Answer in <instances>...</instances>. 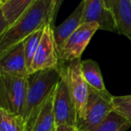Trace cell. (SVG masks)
Segmentation results:
<instances>
[{
  "label": "cell",
  "mask_w": 131,
  "mask_h": 131,
  "mask_svg": "<svg viewBox=\"0 0 131 131\" xmlns=\"http://www.w3.org/2000/svg\"><path fill=\"white\" fill-rule=\"evenodd\" d=\"M53 0H36L0 37V55L47 24L53 26Z\"/></svg>",
  "instance_id": "6da1fadb"
},
{
  "label": "cell",
  "mask_w": 131,
  "mask_h": 131,
  "mask_svg": "<svg viewBox=\"0 0 131 131\" xmlns=\"http://www.w3.org/2000/svg\"><path fill=\"white\" fill-rule=\"evenodd\" d=\"M61 77L59 65L28 75V88L21 115L25 121V131H32L42 106L55 89Z\"/></svg>",
  "instance_id": "7a4b0ae2"
},
{
  "label": "cell",
  "mask_w": 131,
  "mask_h": 131,
  "mask_svg": "<svg viewBox=\"0 0 131 131\" xmlns=\"http://www.w3.org/2000/svg\"><path fill=\"white\" fill-rule=\"evenodd\" d=\"M27 88L28 76L0 71V108L21 116Z\"/></svg>",
  "instance_id": "3957f363"
},
{
  "label": "cell",
  "mask_w": 131,
  "mask_h": 131,
  "mask_svg": "<svg viewBox=\"0 0 131 131\" xmlns=\"http://www.w3.org/2000/svg\"><path fill=\"white\" fill-rule=\"evenodd\" d=\"M80 59H75L71 62H67V64L59 63L61 73L65 79L69 88L70 94L75 104L78 115V122L82 121L86 114V104L88 100V85L86 82L81 71Z\"/></svg>",
  "instance_id": "277c9868"
},
{
  "label": "cell",
  "mask_w": 131,
  "mask_h": 131,
  "mask_svg": "<svg viewBox=\"0 0 131 131\" xmlns=\"http://www.w3.org/2000/svg\"><path fill=\"white\" fill-rule=\"evenodd\" d=\"M88 90L89 94L85 118L77 125L79 131H91L102 123L111 112L114 111L112 95L108 91L100 92L90 86Z\"/></svg>",
  "instance_id": "5b68a950"
},
{
  "label": "cell",
  "mask_w": 131,
  "mask_h": 131,
  "mask_svg": "<svg viewBox=\"0 0 131 131\" xmlns=\"http://www.w3.org/2000/svg\"><path fill=\"white\" fill-rule=\"evenodd\" d=\"M99 29L96 23H82L65 41L58 53L60 62H67L80 59L83 52L89 44L92 37Z\"/></svg>",
  "instance_id": "8992f818"
},
{
  "label": "cell",
  "mask_w": 131,
  "mask_h": 131,
  "mask_svg": "<svg viewBox=\"0 0 131 131\" xmlns=\"http://www.w3.org/2000/svg\"><path fill=\"white\" fill-rule=\"evenodd\" d=\"M53 113L55 126L67 125L77 127L78 125L76 107L71 96L66 80L62 75L55 88L53 98Z\"/></svg>",
  "instance_id": "52a82bcc"
},
{
  "label": "cell",
  "mask_w": 131,
  "mask_h": 131,
  "mask_svg": "<svg viewBox=\"0 0 131 131\" xmlns=\"http://www.w3.org/2000/svg\"><path fill=\"white\" fill-rule=\"evenodd\" d=\"M53 25L47 24L44 28L43 35L36 54L33 58L29 74L43 70L55 68L60 63L53 37Z\"/></svg>",
  "instance_id": "ba28073f"
},
{
  "label": "cell",
  "mask_w": 131,
  "mask_h": 131,
  "mask_svg": "<svg viewBox=\"0 0 131 131\" xmlns=\"http://www.w3.org/2000/svg\"><path fill=\"white\" fill-rule=\"evenodd\" d=\"M96 23L99 29L119 33L117 25L104 0H84L82 23Z\"/></svg>",
  "instance_id": "9c48e42d"
},
{
  "label": "cell",
  "mask_w": 131,
  "mask_h": 131,
  "mask_svg": "<svg viewBox=\"0 0 131 131\" xmlns=\"http://www.w3.org/2000/svg\"><path fill=\"white\" fill-rule=\"evenodd\" d=\"M0 71L19 76H28L23 42L16 44L0 55Z\"/></svg>",
  "instance_id": "30bf717a"
},
{
  "label": "cell",
  "mask_w": 131,
  "mask_h": 131,
  "mask_svg": "<svg viewBox=\"0 0 131 131\" xmlns=\"http://www.w3.org/2000/svg\"><path fill=\"white\" fill-rule=\"evenodd\" d=\"M83 12H84V0H81L76 9L63 23L56 27H53L57 53H59L61 51L68 38L82 24Z\"/></svg>",
  "instance_id": "8fae6325"
},
{
  "label": "cell",
  "mask_w": 131,
  "mask_h": 131,
  "mask_svg": "<svg viewBox=\"0 0 131 131\" xmlns=\"http://www.w3.org/2000/svg\"><path fill=\"white\" fill-rule=\"evenodd\" d=\"M117 25L119 34L131 40V0H104Z\"/></svg>",
  "instance_id": "7c38bea8"
},
{
  "label": "cell",
  "mask_w": 131,
  "mask_h": 131,
  "mask_svg": "<svg viewBox=\"0 0 131 131\" xmlns=\"http://www.w3.org/2000/svg\"><path fill=\"white\" fill-rule=\"evenodd\" d=\"M81 71L86 82L90 88L100 92L107 91L100 67L95 61L88 59L81 62Z\"/></svg>",
  "instance_id": "4fadbf2b"
},
{
  "label": "cell",
  "mask_w": 131,
  "mask_h": 131,
  "mask_svg": "<svg viewBox=\"0 0 131 131\" xmlns=\"http://www.w3.org/2000/svg\"><path fill=\"white\" fill-rule=\"evenodd\" d=\"M54 92L50 95L38 115L32 131H53L55 128L54 113H53V98Z\"/></svg>",
  "instance_id": "5bb4252c"
},
{
  "label": "cell",
  "mask_w": 131,
  "mask_h": 131,
  "mask_svg": "<svg viewBox=\"0 0 131 131\" xmlns=\"http://www.w3.org/2000/svg\"><path fill=\"white\" fill-rule=\"evenodd\" d=\"M36 0H3L1 4L3 14L12 26Z\"/></svg>",
  "instance_id": "9a60e30c"
},
{
  "label": "cell",
  "mask_w": 131,
  "mask_h": 131,
  "mask_svg": "<svg viewBox=\"0 0 131 131\" xmlns=\"http://www.w3.org/2000/svg\"><path fill=\"white\" fill-rule=\"evenodd\" d=\"M131 127V122L112 111L102 123L91 131H127Z\"/></svg>",
  "instance_id": "2e32d148"
},
{
  "label": "cell",
  "mask_w": 131,
  "mask_h": 131,
  "mask_svg": "<svg viewBox=\"0 0 131 131\" xmlns=\"http://www.w3.org/2000/svg\"><path fill=\"white\" fill-rule=\"evenodd\" d=\"M0 131H25V121L21 115L0 108Z\"/></svg>",
  "instance_id": "e0dca14e"
},
{
  "label": "cell",
  "mask_w": 131,
  "mask_h": 131,
  "mask_svg": "<svg viewBox=\"0 0 131 131\" xmlns=\"http://www.w3.org/2000/svg\"><path fill=\"white\" fill-rule=\"evenodd\" d=\"M44 28L35 31L34 33H32V34L29 35V37H27L23 41V46H24L25 60H26V65H27L28 71L30 69L33 58H34L37 50H38V46H39L40 40H41L42 35H43V32H44Z\"/></svg>",
  "instance_id": "ac0fdd59"
},
{
  "label": "cell",
  "mask_w": 131,
  "mask_h": 131,
  "mask_svg": "<svg viewBox=\"0 0 131 131\" xmlns=\"http://www.w3.org/2000/svg\"><path fill=\"white\" fill-rule=\"evenodd\" d=\"M113 110L131 122V95L112 96Z\"/></svg>",
  "instance_id": "d6986e66"
},
{
  "label": "cell",
  "mask_w": 131,
  "mask_h": 131,
  "mask_svg": "<svg viewBox=\"0 0 131 131\" xmlns=\"http://www.w3.org/2000/svg\"><path fill=\"white\" fill-rule=\"evenodd\" d=\"M1 4H0V37L4 34V32H5L9 27H10L8 24V23H7L6 19H5V15H4V14H3Z\"/></svg>",
  "instance_id": "ffe728a7"
},
{
  "label": "cell",
  "mask_w": 131,
  "mask_h": 131,
  "mask_svg": "<svg viewBox=\"0 0 131 131\" xmlns=\"http://www.w3.org/2000/svg\"><path fill=\"white\" fill-rule=\"evenodd\" d=\"M55 131H79L77 127L67 126V125H60L55 126Z\"/></svg>",
  "instance_id": "44dd1931"
},
{
  "label": "cell",
  "mask_w": 131,
  "mask_h": 131,
  "mask_svg": "<svg viewBox=\"0 0 131 131\" xmlns=\"http://www.w3.org/2000/svg\"><path fill=\"white\" fill-rule=\"evenodd\" d=\"M64 0H55L54 2V10H53V20H55L57 16V14H58L59 10H60L61 5H62Z\"/></svg>",
  "instance_id": "7402d4cb"
},
{
  "label": "cell",
  "mask_w": 131,
  "mask_h": 131,
  "mask_svg": "<svg viewBox=\"0 0 131 131\" xmlns=\"http://www.w3.org/2000/svg\"><path fill=\"white\" fill-rule=\"evenodd\" d=\"M53 5H54V2H55V0H53ZM54 10V9H53Z\"/></svg>",
  "instance_id": "603a6c76"
},
{
  "label": "cell",
  "mask_w": 131,
  "mask_h": 131,
  "mask_svg": "<svg viewBox=\"0 0 131 131\" xmlns=\"http://www.w3.org/2000/svg\"><path fill=\"white\" fill-rule=\"evenodd\" d=\"M2 1H3V0H0V3H1V2H2Z\"/></svg>",
  "instance_id": "cb8c5ba5"
},
{
  "label": "cell",
  "mask_w": 131,
  "mask_h": 131,
  "mask_svg": "<svg viewBox=\"0 0 131 131\" xmlns=\"http://www.w3.org/2000/svg\"><path fill=\"white\" fill-rule=\"evenodd\" d=\"M53 131H55V128H54V129H53Z\"/></svg>",
  "instance_id": "d4e9b609"
},
{
  "label": "cell",
  "mask_w": 131,
  "mask_h": 131,
  "mask_svg": "<svg viewBox=\"0 0 131 131\" xmlns=\"http://www.w3.org/2000/svg\"><path fill=\"white\" fill-rule=\"evenodd\" d=\"M1 3H2V2H1ZM1 3H0V4H1Z\"/></svg>",
  "instance_id": "484cf974"
},
{
  "label": "cell",
  "mask_w": 131,
  "mask_h": 131,
  "mask_svg": "<svg viewBox=\"0 0 131 131\" xmlns=\"http://www.w3.org/2000/svg\"><path fill=\"white\" fill-rule=\"evenodd\" d=\"M130 41H131V40H130Z\"/></svg>",
  "instance_id": "4316f807"
}]
</instances>
